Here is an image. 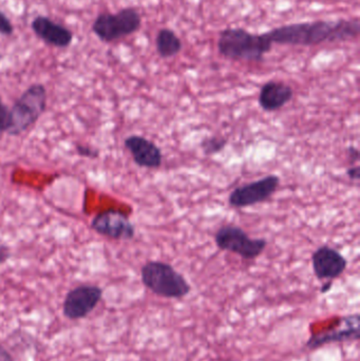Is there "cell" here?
<instances>
[{"mask_svg": "<svg viewBox=\"0 0 360 361\" xmlns=\"http://www.w3.org/2000/svg\"><path fill=\"white\" fill-rule=\"evenodd\" d=\"M272 44L281 46L313 47L352 42L360 34L359 17L335 20L304 21L274 27L266 32Z\"/></svg>", "mask_w": 360, "mask_h": 361, "instance_id": "6da1fadb", "label": "cell"}, {"mask_svg": "<svg viewBox=\"0 0 360 361\" xmlns=\"http://www.w3.org/2000/svg\"><path fill=\"white\" fill-rule=\"evenodd\" d=\"M217 48L225 59L259 63L271 52L273 44L266 33L254 34L243 27H228L220 32Z\"/></svg>", "mask_w": 360, "mask_h": 361, "instance_id": "7a4b0ae2", "label": "cell"}, {"mask_svg": "<svg viewBox=\"0 0 360 361\" xmlns=\"http://www.w3.org/2000/svg\"><path fill=\"white\" fill-rule=\"evenodd\" d=\"M141 280L146 288L166 299H183L192 286L173 265L163 261H148L142 267Z\"/></svg>", "mask_w": 360, "mask_h": 361, "instance_id": "3957f363", "label": "cell"}, {"mask_svg": "<svg viewBox=\"0 0 360 361\" xmlns=\"http://www.w3.org/2000/svg\"><path fill=\"white\" fill-rule=\"evenodd\" d=\"M48 103V92L42 84L27 87L10 108V123L6 135L17 137L29 130L44 114Z\"/></svg>", "mask_w": 360, "mask_h": 361, "instance_id": "277c9868", "label": "cell"}, {"mask_svg": "<svg viewBox=\"0 0 360 361\" xmlns=\"http://www.w3.org/2000/svg\"><path fill=\"white\" fill-rule=\"evenodd\" d=\"M142 27V15L133 6L120 8L116 13H101L93 21V34L106 44L118 42L137 33Z\"/></svg>", "mask_w": 360, "mask_h": 361, "instance_id": "5b68a950", "label": "cell"}, {"mask_svg": "<svg viewBox=\"0 0 360 361\" xmlns=\"http://www.w3.org/2000/svg\"><path fill=\"white\" fill-rule=\"evenodd\" d=\"M215 242L220 250L238 255L245 260H255L268 246V241L263 238L249 237L244 229L230 224L218 229Z\"/></svg>", "mask_w": 360, "mask_h": 361, "instance_id": "8992f818", "label": "cell"}, {"mask_svg": "<svg viewBox=\"0 0 360 361\" xmlns=\"http://www.w3.org/2000/svg\"><path fill=\"white\" fill-rule=\"evenodd\" d=\"M280 185V178L268 175L261 179L236 187L228 197V203L234 208H247L263 203L271 199Z\"/></svg>", "mask_w": 360, "mask_h": 361, "instance_id": "52a82bcc", "label": "cell"}, {"mask_svg": "<svg viewBox=\"0 0 360 361\" xmlns=\"http://www.w3.org/2000/svg\"><path fill=\"white\" fill-rule=\"evenodd\" d=\"M91 228L112 240H131L135 235V227L128 214L114 208L95 214L91 221Z\"/></svg>", "mask_w": 360, "mask_h": 361, "instance_id": "ba28073f", "label": "cell"}, {"mask_svg": "<svg viewBox=\"0 0 360 361\" xmlns=\"http://www.w3.org/2000/svg\"><path fill=\"white\" fill-rule=\"evenodd\" d=\"M103 298V290L93 284H82L68 292L63 300V312L70 320L87 317Z\"/></svg>", "mask_w": 360, "mask_h": 361, "instance_id": "9c48e42d", "label": "cell"}, {"mask_svg": "<svg viewBox=\"0 0 360 361\" xmlns=\"http://www.w3.org/2000/svg\"><path fill=\"white\" fill-rule=\"evenodd\" d=\"M359 338L360 316L359 314H352L340 318L334 328L313 334L306 341V348L317 350L330 343H350L359 341Z\"/></svg>", "mask_w": 360, "mask_h": 361, "instance_id": "30bf717a", "label": "cell"}, {"mask_svg": "<svg viewBox=\"0 0 360 361\" xmlns=\"http://www.w3.org/2000/svg\"><path fill=\"white\" fill-rule=\"evenodd\" d=\"M312 267L317 279L333 281L346 271L348 260L340 250L323 245L313 252Z\"/></svg>", "mask_w": 360, "mask_h": 361, "instance_id": "8fae6325", "label": "cell"}, {"mask_svg": "<svg viewBox=\"0 0 360 361\" xmlns=\"http://www.w3.org/2000/svg\"><path fill=\"white\" fill-rule=\"evenodd\" d=\"M31 30L36 37L53 48L66 49L73 42L74 34L69 27L44 15L32 19Z\"/></svg>", "mask_w": 360, "mask_h": 361, "instance_id": "7c38bea8", "label": "cell"}, {"mask_svg": "<svg viewBox=\"0 0 360 361\" xmlns=\"http://www.w3.org/2000/svg\"><path fill=\"white\" fill-rule=\"evenodd\" d=\"M124 145L137 166L156 169L162 165L163 154L160 147L145 137L129 135L125 139Z\"/></svg>", "mask_w": 360, "mask_h": 361, "instance_id": "4fadbf2b", "label": "cell"}, {"mask_svg": "<svg viewBox=\"0 0 360 361\" xmlns=\"http://www.w3.org/2000/svg\"><path fill=\"white\" fill-rule=\"evenodd\" d=\"M294 90L290 85L278 80H268L260 89L258 103L266 112L277 111L293 99Z\"/></svg>", "mask_w": 360, "mask_h": 361, "instance_id": "5bb4252c", "label": "cell"}, {"mask_svg": "<svg viewBox=\"0 0 360 361\" xmlns=\"http://www.w3.org/2000/svg\"><path fill=\"white\" fill-rule=\"evenodd\" d=\"M154 44H156V52L162 59L177 56L183 49L181 38L169 27H162L159 30Z\"/></svg>", "mask_w": 360, "mask_h": 361, "instance_id": "9a60e30c", "label": "cell"}, {"mask_svg": "<svg viewBox=\"0 0 360 361\" xmlns=\"http://www.w3.org/2000/svg\"><path fill=\"white\" fill-rule=\"evenodd\" d=\"M228 144V139L223 137H211L205 139L201 144L203 152L206 156H213V154H219L225 148Z\"/></svg>", "mask_w": 360, "mask_h": 361, "instance_id": "2e32d148", "label": "cell"}, {"mask_svg": "<svg viewBox=\"0 0 360 361\" xmlns=\"http://www.w3.org/2000/svg\"><path fill=\"white\" fill-rule=\"evenodd\" d=\"M10 123V108L4 104L0 97V135L6 133Z\"/></svg>", "mask_w": 360, "mask_h": 361, "instance_id": "e0dca14e", "label": "cell"}, {"mask_svg": "<svg viewBox=\"0 0 360 361\" xmlns=\"http://www.w3.org/2000/svg\"><path fill=\"white\" fill-rule=\"evenodd\" d=\"M15 27L12 20L0 11V35L12 36L14 34Z\"/></svg>", "mask_w": 360, "mask_h": 361, "instance_id": "ac0fdd59", "label": "cell"}, {"mask_svg": "<svg viewBox=\"0 0 360 361\" xmlns=\"http://www.w3.org/2000/svg\"><path fill=\"white\" fill-rule=\"evenodd\" d=\"M75 149L77 154H80V157H84V158L97 159L99 157V149L90 147V146L77 144V145L75 146Z\"/></svg>", "mask_w": 360, "mask_h": 361, "instance_id": "d6986e66", "label": "cell"}, {"mask_svg": "<svg viewBox=\"0 0 360 361\" xmlns=\"http://www.w3.org/2000/svg\"><path fill=\"white\" fill-rule=\"evenodd\" d=\"M348 158L350 161L351 166L352 165H356V163L359 161V150L357 149L354 146H351L348 148Z\"/></svg>", "mask_w": 360, "mask_h": 361, "instance_id": "ffe728a7", "label": "cell"}, {"mask_svg": "<svg viewBox=\"0 0 360 361\" xmlns=\"http://www.w3.org/2000/svg\"><path fill=\"white\" fill-rule=\"evenodd\" d=\"M349 179L351 180H359L360 179V169L359 165H352L350 169L347 171Z\"/></svg>", "mask_w": 360, "mask_h": 361, "instance_id": "44dd1931", "label": "cell"}, {"mask_svg": "<svg viewBox=\"0 0 360 361\" xmlns=\"http://www.w3.org/2000/svg\"><path fill=\"white\" fill-rule=\"evenodd\" d=\"M10 258V247L6 245H0V264H4V263H6Z\"/></svg>", "mask_w": 360, "mask_h": 361, "instance_id": "7402d4cb", "label": "cell"}, {"mask_svg": "<svg viewBox=\"0 0 360 361\" xmlns=\"http://www.w3.org/2000/svg\"><path fill=\"white\" fill-rule=\"evenodd\" d=\"M0 361H14L8 350L0 345Z\"/></svg>", "mask_w": 360, "mask_h": 361, "instance_id": "603a6c76", "label": "cell"}, {"mask_svg": "<svg viewBox=\"0 0 360 361\" xmlns=\"http://www.w3.org/2000/svg\"><path fill=\"white\" fill-rule=\"evenodd\" d=\"M332 286H333V282L328 281L327 283L323 284V288H321V293H323V294H325V293L330 292V290L332 288Z\"/></svg>", "mask_w": 360, "mask_h": 361, "instance_id": "cb8c5ba5", "label": "cell"}, {"mask_svg": "<svg viewBox=\"0 0 360 361\" xmlns=\"http://www.w3.org/2000/svg\"><path fill=\"white\" fill-rule=\"evenodd\" d=\"M2 59H4V56H2L1 53H0V63H1Z\"/></svg>", "mask_w": 360, "mask_h": 361, "instance_id": "d4e9b609", "label": "cell"}, {"mask_svg": "<svg viewBox=\"0 0 360 361\" xmlns=\"http://www.w3.org/2000/svg\"><path fill=\"white\" fill-rule=\"evenodd\" d=\"M218 361H237V360H218Z\"/></svg>", "mask_w": 360, "mask_h": 361, "instance_id": "484cf974", "label": "cell"}]
</instances>
